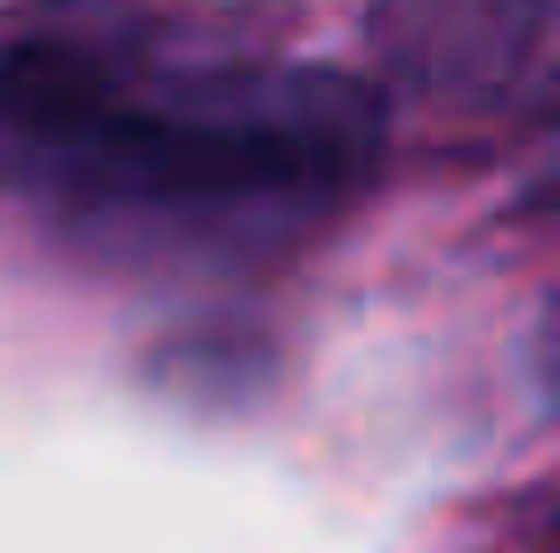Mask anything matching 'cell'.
Instances as JSON below:
<instances>
[{
  "instance_id": "cell-1",
  "label": "cell",
  "mask_w": 560,
  "mask_h": 553,
  "mask_svg": "<svg viewBox=\"0 0 560 553\" xmlns=\"http://www.w3.org/2000/svg\"><path fill=\"white\" fill-rule=\"evenodd\" d=\"M382 155V99L293 57H0V187L73 237L236 244L341 204Z\"/></svg>"
},
{
  "instance_id": "cell-2",
  "label": "cell",
  "mask_w": 560,
  "mask_h": 553,
  "mask_svg": "<svg viewBox=\"0 0 560 553\" xmlns=\"http://www.w3.org/2000/svg\"><path fill=\"white\" fill-rule=\"evenodd\" d=\"M545 375H552V391H560V310H552V326H545Z\"/></svg>"
}]
</instances>
